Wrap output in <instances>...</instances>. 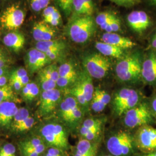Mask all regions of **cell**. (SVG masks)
Returning a JSON list of instances; mask_svg holds the SVG:
<instances>
[{
	"instance_id": "7c38bea8",
	"label": "cell",
	"mask_w": 156,
	"mask_h": 156,
	"mask_svg": "<svg viewBox=\"0 0 156 156\" xmlns=\"http://www.w3.org/2000/svg\"><path fill=\"white\" fill-rule=\"evenodd\" d=\"M35 48L44 53L50 60H57L64 54L67 45L60 39H52L48 41L37 42Z\"/></svg>"
},
{
	"instance_id": "8d00e7d4",
	"label": "cell",
	"mask_w": 156,
	"mask_h": 156,
	"mask_svg": "<svg viewBox=\"0 0 156 156\" xmlns=\"http://www.w3.org/2000/svg\"><path fill=\"white\" fill-rule=\"evenodd\" d=\"M121 29V23L119 19L114 15L109 23L108 27L106 28V33H116Z\"/></svg>"
},
{
	"instance_id": "f35d334b",
	"label": "cell",
	"mask_w": 156,
	"mask_h": 156,
	"mask_svg": "<svg viewBox=\"0 0 156 156\" xmlns=\"http://www.w3.org/2000/svg\"><path fill=\"white\" fill-rule=\"evenodd\" d=\"M0 154L6 156H16V147L11 143H7L0 147Z\"/></svg>"
},
{
	"instance_id": "7a4b0ae2",
	"label": "cell",
	"mask_w": 156,
	"mask_h": 156,
	"mask_svg": "<svg viewBox=\"0 0 156 156\" xmlns=\"http://www.w3.org/2000/svg\"><path fill=\"white\" fill-rule=\"evenodd\" d=\"M142 66L140 53H131L117 62L115 67L116 75L121 82L135 83L141 79Z\"/></svg>"
},
{
	"instance_id": "8992f818",
	"label": "cell",
	"mask_w": 156,
	"mask_h": 156,
	"mask_svg": "<svg viewBox=\"0 0 156 156\" xmlns=\"http://www.w3.org/2000/svg\"><path fill=\"white\" fill-rule=\"evenodd\" d=\"M39 136L48 146L55 147L65 151L71 149L68 133L60 124L50 123L45 124L41 129Z\"/></svg>"
},
{
	"instance_id": "d590c367",
	"label": "cell",
	"mask_w": 156,
	"mask_h": 156,
	"mask_svg": "<svg viewBox=\"0 0 156 156\" xmlns=\"http://www.w3.org/2000/svg\"><path fill=\"white\" fill-rule=\"evenodd\" d=\"M62 16L59 11L56 9L49 16L44 19V22L51 26H57L61 23Z\"/></svg>"
},
{
	"instance_id": "ee69618b",
	"label": "cell",
	"mask_w": 156,
	"mask_h": 156,
	"mask_svg": "<svg viewBox=\"0 0 156 156\" xmlns=\"http://www.w3.org/2000/svg\"><path fill=\"white\" fill-rule=\"evenodd\" d=\"M30 4L31 8L34 11L39 12L42 9L40 0H31Z\"/></svg>"
},
{
	"instance_id": "9c48e42d",
	"label": "cell",
	"mask_w": 156,
	"mask_h": 156,
	"mask_svg": "<svg viewBox=\"0 0 156 156\" xmlns=\"http://www.w3.org/2000/svg\"><path fill=\"white\" fill-rule=\"evenodd\" d=\"M134 138L138 152L146 153L156 151V128L151 125L138 128L134 134Z\"/></svg>"
},
{
	"instance_id": "1f68e13d",
	"label": "cell",
	"mask_w": 156,
	"mask_h": 156,
	"mask_svg": "<svg viewBox=\"0 0 156 156\" xmlns=\"http://www.w3.org/2000/svg\"><path fill=\"white\" fill-rule=\"evenodd\" d=\"M29 111L26 108H20L18 109L13 120L12 123L11 127L12 130L17 127L19 125L24 122L26 119L30 117Z\"/></svg>"
},
{
	"instance_id": "30bf717a",
	"label": "cell",
	"mask_w": 156,
	"mask_h": 156,
	"mask_svg": "<svg viewBox=\"0 0 156 156\" xmlns=\"http://www.w3.org/2000/svg\"><path fill=\"white\" fill-rule=\"evenodd\" d=\"M62 101V93L60 90H50L42 91L38 102V112L41 117L51 115L58 107Z\"/></svg>"
},
{
	"instance_id": "f1b7e54d",
	"label": "cell",
	"mask_w": 156,
	"mask_h": 156,
	"mask_svg": "<svg viewBox=\"0 0 156 156\" xmlns=\"http://www.w3.org/2000/svg\"><path fill=\"white\" fill-rule=\"evenodd\" d=\"M17 101L18 100L14 90L9 84H6L0 88V104L7 101L15 102Z\"/></svg>"
},
{
	"instance_id": "52a82bcc",
	"label": "cell",
	"mask_w": 156,
	"mask_h": 156,
	"mask_svg": "<svg viewBox=\"0 0 156 156\" xmlns=\"http://www.w3.org/2000/svg\"><path fill=\"white\" fill-rule=\"evenodd\" d=\"M155 121L149 104L143 101L123 115L124 125L131 129L151 125Z\"/></svg>"
},
{
	"instance_id": "5b68a950",
	"label": "cell",
	"mask_w": 156,
	"mask_h": 156,
	"mask_svg": "<svg viewBox=\"0 0 156 156\" xmlns=\"http://www.w3.org/2000/svg\"><path fill=\"white\" fill-rule=\"evenodd\" d=\"M141 102L142 98L138 91L124 87L118 90L113 97L111 101L112 110L116 116L120 117Z\"/></svg>"
},
{
	"instance_id": "f5cc1de1",
	"label": "cell",
	"mask_w": 156,
	"mask_h": 156,
	"mask_svg": "<svg viewBox=\"0 0 156 156\" xmlns=\"http://www.w3.org/2000/svg\"><path fill=\"white\" fill-rule=\"evenodd\" d=\"M5 55L6 54L5 53V52H4V51L3 50V49L0 48V57L4 56V55Z\"/></svg>"
},
{
	"instance_id": "74e56055",
	"label": "cell",
	"mask_w": 156,
	"mask_h": 156,
	"mask_svg": "<svg viewBox=\"0 0 156 156\" xmlns=\"http://www.w3.org/2000/svg\"><path fill=\"white\" fill-rule=\"evenodd\" d=\"M67 152L57 147L48 146L41 156H68Z\"/></svg>"
},
{
	"instance_id": "5bb4252c",
	"label": "cell",
	"mask_w": 156,
	"mask_h": 156,
	"mask_svg": "<svg viewBox=\"0 0 156 156\" xmlns=\"http://www.w3.org/2000/svg\"><path fill=\"white\" fill-rule=\"evenodd\" d=\"M141 79L145 83L156 86V53L151 52L142 62Z\"/></svg>"
},
{
	"instance_id": "60d3db41",
	"label": "cell",
	"mask_w": 156,
	"mask_h": 156,
	"mask_svg": "<svg viewBox=\"0 0 156 156\" xmlns=\"http://www.w3.org/2000/svg\"><path fill=\"white\" fill-rule=\"evenodd\" d=\"M39 93V87L37 84L34 82H31V87L27 100L32 101L35 99Z\"/></svg>"
},
{
	"instance_id": "6da1fadb",
	"label": "cell",
	"mask_w": 156,
	"mask_h": 156,
	"mask_svg": "<svg viewBox=\"0 0 156 156\" xmlns=\"http://www.w3.org/2000/svg\"><path fill=\"white\" fill-rule=\"evenodd\" d=\"M109 153L113 156H133L137 151L134 135L127 131H118L109 135L105 140Z\"/></svg>"
},
{
	"instance_id": "db71d44e",
	"label": "cell",
	"mask_w": 156,
	"mask_h": 156,
	"mask_svg": "<svg viewBox=\"0 0 156 156\" xmlns=\"http://www.w3.org/2000/svg\"><path fill=\"white\" fill-rule=\"evenodd\" d=\"M151 1L153 4L156 5V0H151Z\"/></svg>"
},
{
	"instance_id": "d6a6232c",
	"label": "cell",
	"mask_w": 156,
	"mask_h": 156,
	"mask_svg": "<svg viewBox=\"0 0 156 156\" xmlns=\"http://www.w3.org/2000/svg\"><path fill=\"white\" fill-rule=\"evenodd\" d=\"M39 87L42 91L57 89V83L55 81L38 74Z\"/></svg>"
},
{
	"instance_id": "ab89813d",
	"label": "cell",
	"mask_w": 156,
	"mask_h": 156,
	"mask_svg": "<svg viewBox=\"0 0 156 156\" xmlns=\"http://www.w3.org/2000/svg\"><path fill=\"white\" fill-rule=\"evenodd\" d=\"M73 1V0H57L58 5L67 15H69L72 12Z\"/></svg>"
},
{
	"instance_id": "d6986e66",
	"label": "cell",
	"mask_w": 156,
	"mask_h": 156,
	"mask_svg": "<svg viewBox=\"0 0 156 156\" xmlns=\"http://www.w3.org/2000/svg\"><path fill=\"white\" fill-rule=\"evenodd\" d=\"M111 98L105 90L96 87L90 103V108L95 113H100L111 102Z\"/></svg>"
},
{
	"instance_id": "ffe728a7",
	"label": "cell",
	"mask_w": 156,
	"mask_h": 156,
	"mask_svg": "<svg viewBox=\"0 0 156 156\" xmlns=\"http://www.w3.org/2000/svg\"><path fill=\"white\" fill-rule=\"evenodd\" d=\"M18 109L15 102L7 101L0 104V126H11Z\"/></svg>"
},
{
	"instance_id": "4316f807",
	"label": "cell",
	"mask_w": 156,
	"mask_h": 156,
	"mask_svg": "<svg viewBox=\"0 0 156 156\" xmlns=\"http://www.w3.org/2000/svg\"><path fill=\"white\" fill-rule=\"evenodd\" d=\"M69 93L71 95L73 96L85 112L89 110V108L90 106L85 99L83 92L78 82V80L75 84L70 88Z\"/></svg>"
},
{
	"instance_id": "603a6c76",
	"label": "cell",
	"mask_w": 156,
	"mask_h": 156,
	"mask_svg": "<svg viewBox=\"0 0 156 156\" xmlns=\"http://www.w3.org/2000/svg\"><path fill=\"white\" fill-rule=\"evenodd\" d=\"M92 79L85 70L79 74L78 79V82L83 92L85 99L90 106L95 89Z\"/></svg>"
},
{
	"instance_id": "3957f363",
	"label": "cell",
	"mask_w": 156,
	"mask_h": 156,
	"mask_svg": "<svg viewBox=\"0 0 156 156\" xmlns=\"http://www.w3.org/2000/svg\"><path fill=\"white\" fill-rule=\"evenodd\" d=\"M84 113L82 106L71 95L62 100L58 107V117L62 123L71 129L80 126L83 122Z\"/></svg>"
},
{
	"instance_id": "7dc6e473",
	"label": "cell",
	"mask_w": 156,
	"mask_h": 156,
	"mask_svg": "<svg viewBox=\"0 0 156 156\" xmlns=\"http://www.w3.org/2000/svg\"><path fill=\"white\" fill-rule=\"evenodd\" d=\"M133 156H156V151L150 153H141L137 152L135 153Z\"/></svg>"
},
{
	"instance_id": "83f0119b",
	"label": "cell",
	"mask_w": 156,
	"mask_h": 156,
	"mask_svg": "<svg viewBox=\"0 0 156 156\" xmlns=\"http://www.w3.org/2000/svg\"><path fill=\"white\" fill-rule=\"evenodd\" d=\"M105 119L101 117H90L84 120L80 126L79 134L80 138H82L89 129L97 126L98 124L105 122Z\"/></svg>"
},
{
	"instance_id": "bcb514c9",
	"label": "cell",
	"mask_w": 156,
	"mask_h": 156,
	"mask_svg": "<svg viewBox=\"0 0 156 156\" xmlns=\"http://www.w3.org/2000/svg\"><path fill=\"white\" fill-rule=\"evenodd\" d=\"M9 62V60L6 55L0 57V68H6Z\"/></svg>"
},
{
	"instance_id": "e575fe53",
	"label": "cell",
	"mask_w": 156,
	"mask_h": 156,
	"mask_svg": "<svg viewBox=\"0 0 156 156\" xmlns=\"http://www.w3.org/2000/svg\"><path fill=\"white\" fill-rule=\"evenodd\" d=\"M35 123V120L33 117L30 116L22 124L19 125L13 131L16 133H23L32 128Z\"/></svg>"
},
{
	"instance_id": "f907efd6",
	"label": "cell",
	"mask_w": 156,
	"mask_h": 156,
	"mask_svg": "<svg viewBox=\"0 0 156 156\" xmlns=\"http://www.w3.org/2000/svg\"><path fill=\"white\" fill-rule=\"evenodd\" d=\"M151 46L152 47L153 49H154V50H156V33L154 34L151 41Z\"/></svg>"
},
{
	"instance_id": "ba28073f",
	"label": "cell",
	"mask_w": 156,
	"mask_h": 156,
	"mask_svg": "<svg viewBox=\"0 0 156 156\" xmlns=\"http://www.w3.org/2000/svg\"><path fill=\"white\" fill-rule=\"evenodd\" d=\"M85 71L92 78L101 79L109 73L111 62L109 59L101 53H94L84 56L83 60Z\"/></svg>"
},
{
	"instance_id": "c3c4849f",
	"label": "cell",
	"mask_w": 156,
	"mask_h": 156,
	"mask_svg": "<svg viewBox=\"0 0 156 156\" xmlns=\"http://www.w3.org/2000/svg\"><path fill=\"white\" fill-rule=\"evenodd\" d=\"M7 81H8V78L6 76V75L0 76V88L6 85Z\"/></svg>"
},
{
	"instance_id": "8fae6325",
	"label": "cell",
	"mask_w": 156,
	"mask_h": 156,
	"mask_svg": "<svg viewBox=\"0 0 156 156\" xmlns=\"http://www.w3.org/2000/svg\"><path fill=\"white\" fill-rule=\"evenodd\" d=\"M25 19V13L21 8L13 4L8 7L0 15L1 27L9 31L16 30L23 24Z\"/></svg>"
},
{
	"instance_id": "7bdbcfd3",
	"label": "cell",
	"mask_w": 156,
	"mask_h": 156,
	"mask_svg": "<svg viewBox=\"0 0 156 156\" xmlns=\"http://www.w3.org/2000/svg\"><path fill=\"white\" fill-rule=\"evenodd\" d=\"M12 87V88L14 90L16 91H19L20 90H22L23 88V85L21 83L20 81L19 80L16 79L15 78H9V84Z\"/></svg>"
},
{
	"instance_id": "44dd1931",
	"label": "cell",
	"mask_w": 156,
	"mask_h": 156,
	"mask_svg": "<svg viewBox=\"0 0 156 156\" xmlns=\"http://www.w3.org/2000/svg\"><path fill=\"white\" fill-rule=\"evenodd\" d=\"M48 146L40 136H34L21 142L19 148L21 154L27 152H36L41 156Z\"/></svg>"
},
{
	"instance_id": "4fadbf2b",
	"label": "cell",
	"mask_w": 156,
	"mask_h": 156,
	"mask_svg": "<svg viewBox=\"0 0 156 156\" xmlns=\"http://www.w3.org/2000/svg\"><path fill=\"white\" fill-rule=\"evenodd\" d=\"M26 66L30 73L39 72L51 64V61L42 51L33 48L28 50L25 57Z\"/></svg>"
},
{
	"instance_id": "f6af8a7d",
	"label": "cell",
	"mask_w": 156,
	"mask_h": 156,
	"mask_svg": "<svg viewBox=\"0 0 156 156\" xmlns=\"http://www.w3.org/2000/svg\"><path fill=\"white\" fill-rule=\"evenodd\" d=\"M153 116L156 120V95L154 96L151 101L150 104L149 105Z\"/></svg>"
},
{
	"instance_id": "d4e9b609",
	"label": "cell",
	"mask_w": 156,
	"mask_h": 156,
	"mask_svg": "<svg viewBox=\"0 0 156 156\" xmlns=\"http://www.w3.org/2000/svg\"><path fill=\"white\" fill-rule=\"evenodd\" d=\"M95 47L100 53L105 57L122 59L126 56L124 55V50L103 42H96Z\"/></svg>"
},
{
	"instance_id": "2e32d148",
	"label": "cell",
	"mask_w": 156,
	"mask_h": 156,
	"mask_svg": "<svg viewBox=\"0 0 156 156\" xmlns=\"http://www.w3.org/2000/svg\"><path fill=\"white\" fill-rule=\"evenodd\" d=\"M100 142L79 138L76 144L71 147L72 156H97Z\"/></svg>"
},
{
	"instance_id": "4dcf8cb0",
	"label": "cell",
	"mask_w": 156,
	"mask_h": 156,
	"mask_svg": "<svg viewBox=\"0 0 156 156\" xmlns=\"http://www.w3.org/2000/svg\"><path fill=\"white\" fill-rule=\"evenodd\" d=\"M114 15H115L109 12H101L95 17V22L100 27L102 30L105 31Z\"/></svg>"
},
{
	"instance_id": "681fc988",
	"label": "cell",
	"mask_w": 156,
	"mask_h": 156,
	"mask_svg": "<svg viewBox=\"0 0 156 156\" xmlns=\"http://www.w3.org/2000/svg\"><path fill=\"white\" fill-rule=\"evenodd\" d=\"M50 0H40L42 9H44L46 7L48 6V5L49 4V2H50Z\"/></svg>"
},
{
	"instance_id": "ac0fdd59",
	"label": "cell",
	"mask_w": 156,
	"mask_h": 156,
	"mask_svg": "<svg viewBox=\"0 0 156 156\" xmlns=\"http://www.w3.org/2000/svg\"><path fill=\"white\" fill-rule=\"evenodd\" d=\"M56 35V31L50 25L44 22H36L33 28V36L34 39L37 42L48 41L52 39Z\"/></svg>"
},
{
	"instance_id": "816d5d0a",
	"label": "cell",
	"mask_w": 156,
	"mask_h": 156,
	"mask_svg": "<svg viewBox=\"0 0 156 156\" xmlns=\"http://www.w3.org/2000/svg\"><path fill=\"white\" fill-rule=\"evenodd\" d=\"M6 71H7V68H0V76L6 75Z\"/></svg>"
},
{
	"instance_id": "f546056e",
	"label": "cell",
	"mask_w": 156,
	"mask_h": 156,
	"mask_svg": "<svg viewBox=\"0 0 156 156\" xmlns=\"http://www.w3.org/2000/svg\"><path fill=\"white\" fill-rule=\"evenodd\" d=\"M38 74L50 79L57 83V80L60 77L58 73V67L56 64H49L44 67L38 72Z\"/></svg>"
},
{
	"instance_id": "cb8c5ba5",
	"label": "cell",
	"mask_w": 156,
	"mask_h": 156,
	"mask_svg": "<svg viewBox=\"0 0 156 156\" xmlns=\"http://www.w3.org/2000/svg\"><path fill=\"white\" fill-rule=\"evenodd\" d=\"M94 4L92 0H73V16H91L94 12Z\"/></svg>"
},
{
	"instance_id": "b9f144b4",
	"label": "cell",
	"mask_w": 156,
	"mask_h": 156,
	"mask_svg": "<svg viewBox=\"0 0 156 156\" xmlns=\"http://www.w3.org/2000/svg\"><path fill=\"white\" fill-rule=\"evenodd\" d=\"M113 2H115L119 5L124 6H131L136 4L138 0H109Z\"/></svg>"
},
{
	"instance_id": "e0dca14e",
	"label": "cell",
	"mask_w": 156,
	"mask_h": 156,
	"mask_svg": "<svg viewBox=\"0 0 156 156\" xmlns=\"http://www.w3.org/2000/svg\"><path fill=\"white\" fill-rule=\"evenodd\" d=\"M102 42L113 45L123 50L132 49L136 44L131 39L115 33H105L101 37Z\"/></svg>"
},
{
	"instance_id": "836d02e7",
	"label": "cell",
	"mask_w": 156,
	"mask_h": 156,
	"mask_svg": "<svg viewBox=\"0 0 156 156\" xmlns=\"http://www.w3.org/2000/svg\"><path fill=\"white\" fill-rule=\"evenodd\" d=\"M11 78H15L21 82L23 86H26L30 82L28 73L24 68H19L12 73Z\"/></svg>"
},
{
	"instance_id": "11a10c76",
	"label": "cell",
	"mask_w": 156,
	"mask_h": 156,
	"mask_svg": "<svg viewBox=\"0 0 156 156\" xmlns=\"http://www.w3.org/2000/svg\"><path fill=\"white\" fill-rule=\"evenodd\" d=\"M0 156H6V155H4V154H0Z\"/></svg>"
},
{
	"instance_id": "277c9868",
	"label": "cell",
	"mask_w": 156,
	"mask_h": 156,
	"mask_svg": "<svg viewBox=\"0 0 156 156\" xmlns=\"http://www.w3.org/2000/svg\"><path fill=\"white\" fill-rule=\"evenodd\" d=\"M95 22L91 16L73 17L67 33L70 39L76 44H84L89 40L95 30Z\"/></svg>"
},
{
	"instance_id": "7402d4cb",
	"label": "cell",
	"mask_w": 156,
	"mask_h": 156,
	"mask_svg": "<svg viewBox=\"0 0 156 156\" xmlns=\"http://www.w3.org/2000/svg\"><path fill=\"white\" fill-rule=\"evenodd\" d=\"M2 41L7 48L17 53L23 48L25 44V38L22 34L13 31L5 35Z\"/></svg>"
},
{
	"instance_id": "484cf974",
	"label": "cell",
	"mask_w": 156,
	"mask_h": 156,
	"mask_svg": "<svg viewBox=\"0 0 156 156\" xmlns=\"http://www.w3.org/2000/svg\"><path fill=\"white\" fill-rule=\"evenodd\" d=\"M58 73L60 78L67 79L73 84L76 82L79 74L76 71L75 67L70 62H66L58 67Z\"/></svg>"
},
{
	"instance_id": "9a60e30c",
	"label": "cell",
	"mask_w": 156,
	"mask_h": 156,
	"mask_svg": "<svg viewBox=\"0 0 156 156\" xmlns=\"http://www.w3.org/2000/svg\"><path fill=\"white\" fill-rule=\"evenodd\" d=\"M127 22L134 31L140 34L145 31L151 24L150 17L145 12L141 11L131 12L127 16Z\"/></svg>"
}]
</instances>
